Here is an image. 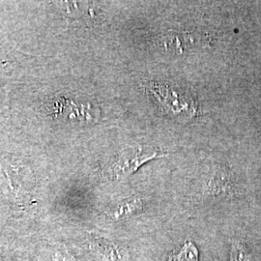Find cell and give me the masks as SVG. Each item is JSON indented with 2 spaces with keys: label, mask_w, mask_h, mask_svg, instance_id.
Listing matches in <instances>:
<instances>
[{
  "label": "cell",
  "mask_w": 261,
  "mask_h": 261,
  "mask_svg": "<svg viewBox=\"0 0 261 261\" xmlns=\"http://www.w3.org/2000/svg\"><path fill=\"white\" fill-rule=\"evenodd\" d=\"M169 154L154 147L139 146L121 152L109 168L111 177L123 179L129 177L144 164L155 159L167 157Z\"/></svg>",
  "instance_id": "cell-2"
},
{
  "label": "cell",
  "mask_w": 261,
  "mask_h": 261,
  "mask_svg": "<svg viewBox=\"0 0 261 261\" xmlns=\"http://www.w3.org/2000/svg\"><path fill=\"white\" fill-rule=\"evenodd\" d=\"M166 261H199V252L195 243L186 241L170 252Z\"/></svg>",
  "instance_id": "cell-6"
},
{
  "label": "cell",
  "mask_w": 261,
  "mask_h": 261,
  "mask_svg": "<svg viewBox=\"0 0 261 261\" xmlns=\"http://www.w3.org/2000/svg\"><path fill=\"white\" fill-rule=\"evenodd\" d=\"M144 207L145 203L141 196H130L115 206L111 211L110 217L116 222L126 221L140 216L143 212Z\"/></svg>",
  "instance_id": "cell-4"
},
{
  "label": "cell",
  "mask_w": 261,
  "mask_h": 261,
  "mask_svg": "<svg viewBox=\"0 0 261 261\" xmlns=\"http://www.w3.org/2000/svg\"><path fill=\"white\" fill-rule=\"evenodd\" d=\"M145 89L159 110L166 116L178 122H188L198 114V105L194 96L177 85L150 81Z\"/></svg>",
  "instance_id": "cell-1"
},
{
  "label": "cell",
  "mask_w": 261,
  "mask_h": 261,
  "mask_svg": "<svg viewBox=\"0 0 261 261\" xmlns=\"http://www.w3.org/2000/svg\"><path fill=\"white\" fill-rule=\"evenodd\" d=\"M237 184L233 173L225 168H217L206 178L201 186V196L205 199H225L236 194Z\"/></svg>",
  "instance_id": "cell-3"
},
{
  "label": "cell",
  "mask_w": 261,
  "mask_h": 261,
  "mask_svg": "<svg viewBox=\"0 0 261 261\" xmlns=\"http://www.w3.org/2000/svg\"><path fill=\"white\" fill-rule=\"evenodd\" d=\"M229 261H255L250 245L240 236L229 240Z\"/></svg>",
  "instance_id": "cell-5"
},
{
  "label": "cell",
  "mask_w": 261,
  "mask_h": 261,
  "mask_svg": "<svg viewBox=\"0 0 261 261\" xmlns=\"http://www.w3.org/2000/svg\"><path fill=\"white\" fill-rule=\"evenodd\" d=\"M7 58H8V51L2 46H0V65L6 62Z\"/></svg>",
  "instance_id": "cell-7"
}]
</instances>
